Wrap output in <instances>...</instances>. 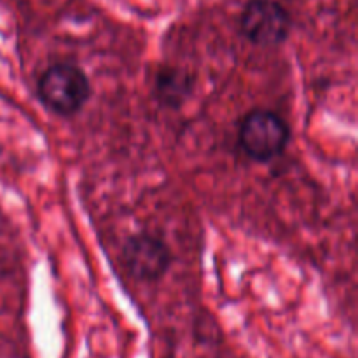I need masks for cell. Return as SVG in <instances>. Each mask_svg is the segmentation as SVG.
I'll return each instance as SVG.
<instances>
[{"mask_svg": "<svg viewBox=\"0 0 358 358\" xmlns=\"http://www.w3.org/2000/svg\"><path fill=\"white\" fill-rule=\"evenodd\" d=\"M192 80L191 73L180 66L163 65L159 66L154 80L156 87V96L164 107L178 108L192 93Z\"/></svg>", "mask_w": 358, "mask_h": 358, "instance_id": "obj_5", "label": "cell"}, {"mask_svg": "<svg viewBox=\"0 0 358 358\" xmlns=\"http://www.w3.org/2000/svg\"><path fill=\"white\" fill-rule=\"evenodd\" d=\"M292 20L278 0H248L240 16V30L254 45L276 48L289 38Z\"/></svg>", "mask_w": 358, "mask_h": 358, "instance_id": "obj_3", "label": "cell"}, {"mask_svg": "<svg viewBox=\"0 0 358 358\" xmlns=\"http://www.w3.org/2000/svg\"><path fill=\"white\" fill-rule=\"evenodd\" d=\"M238 142L252 161L269 163L285 150L290 142V128L276 112L254 108L241 119Z\"/></svg>", "mask_w": 358, "mask_h": 358, "instance_id": "obj_2", "label": "cell"}, {"mask_svg": "<svg viewBox=\"0 0 358 358\" xmlns=\"http://www.w3.org/2000/svg\"><path fill=\"white\" fill-rule=\"evenodd\" d=\"M121 259L129 275L140 282H157L171 266V250L163 238L136 233L124 241Z\"/></svg>", "mask_w": 358, "mask_h": 358, "instance_id": "obj_4", "label": "cell"}, {"mask_svg": "<svg viewBox=\"0 0 358 358\" xmlns=\"http://www.w3.org/2000/svg\"><path fill=\"white\" fill-rule=\"evenodd\" d=\"M38 100L55 114L70 117L91 100L93 87L87 73L73 63L58 62L42 72L37 83Z\"/></svg>", "mask_w": 358, "mask_h": 358, "instance_id": "obj_1", "label": "cell"}]
</instances>
